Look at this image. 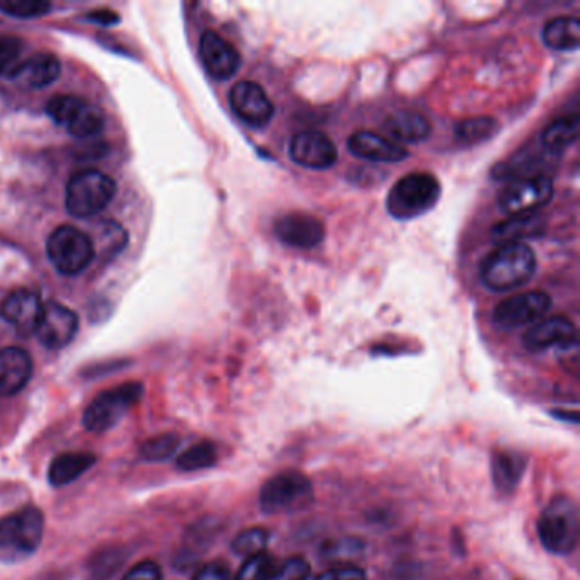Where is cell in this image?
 I'll return each instance as SVG.
<instances>
[{
  "label": "cell",
  "mask_w": 580,
  "mask_h": 580,
  "mask_svg": "<svg viewBox=\"0 0 580 580\" xmlns=\"http://www.w3.org/2000/svg\"><path fill=\"white\" fill-rule=\"evenodd\" d=\"M123 580H162V570L155 561H142L139 566L128 570Z\"/></svg>",
  "instance_id": "74e56055"
},
{
  "label": "cell",
  "mask_w": 580,
  "mask_h": 580,
  "mask_svg": "<svg viewBox=\"0 0 580 580\" xmlns=\"http://www.w3.org/2000/svg\"><path fill=\"white\" fill-rule=\"evenodd\" d=\"M499 121L491 117L468 118V120L460 121L455 127V136L461 143L467 145H477V143L491 140L499 131Z\"/></svg>",
  "instance_id": "83f0119b"
},
{
  "label": "cell",
  "mask_w": 580,
  "mask_h": 580,
  "mask_svg": "<svg viewBox=\"0 0 580 580\" xmlns=\"http://www.w3.org/2000/svg\"><path fill=\"white\" fill-rule=\"evenodd\" d=\"M314 485L305 473L285 470L262 485L259 504L266 514H293L314 504Z\"/></svg>",
  "instance_id": "8992f818"
},
{
  "label": "cell",
  "mask_w": 580,
  "mask_h": 580,
  "mask_svg": "<svg viewBox=\"0 0 580 580\" xmlns=\"http://www.w3.org/2000/svg\"><path fill=\"white\" fill-rule=\"evenodd\" d=\"M42 311V298L36 292L28 288L14 289L0 304V317L23 333L34 332Z\"/></svg>",
  "instance_id": "ac0fdd59"
},
{
  "label": "cell",
  "mask_w": 580,
  "mask_h": 580,
  "mask_svg": "<svg viewBox=\"0 0 580 580\" xmlns=\"http://www.w3.org/2000/svg\"><path fill=\"white\" fill-rule=\"evenodd\" d=\"M441 184L433 174L412 173L393 184L386 196V210L397 220H412L435 208Z\"/></svg>",
  "instance_id": "5b68a950"
},
{
  "label": "cell",
  "mask_w": 580,
  "mask_h": 580,
  "mask_svg": "<svg viewBox=\"0 0 580 580\" xmlns=\"http://www.w3.org/2000/svg\"><path fill=\"white\" fill-rule=\"evenodd\" d=\"M45 517L37 507H24L0 519V561L19 563L42 545Z\"/></svg>",
  "instance_id": "7a4b0ae2"
},
{
  "label": "cell",
  "mask_w": 580,
  "mask_h": 580,
  "mask_svg": "<svg viewBox=\"0 0 580 580\" xmlns=\"http://www.w3.org/2000/svg\"><path fill=\"white\" fill-rule=\"evenodd\" d=\"M538 261L526 242L501 243L480 264V280L492 292H511L535 276Z\"/></svg>",
  "instance_id": "6da1fadb"
},
{
  "label": "cell",
  "mask_w": 580,
  "mask_h": 580,
  "mask_svg": "<svg viewBox=\"0 0 580 580\" xmlns=\"http://www.w3.org/2000/svg\"><path fill=\"white\" fill-rule=\"evenodd\" d=\"M179 448V438L176 435H161L149 439L142 446V455L146 460L161 461L173 457Z\"/></svg>",
  "instance_id": "836d02e7"
},
{
  "label": "cell",
  "mask_w": 580,
  "mask_h": 580,
  "mask_svg": "<svg viewBox=\"0 0 580 580\" xmlns=\"http://www.w3.org/2000/svg\"><path fill=\"white\" fill-rule=\"evenodd\" d=\"M528 458L514 449H497L492 455V480L501 494H513L523 479Z\"/></svg>",
  "instance_id": "603a6c76"
},
{
  "label": "cell",
  "mask_w": 580,
  "mask_h": 580,
  "mask_svg": "<svg viewBox=\"0 0 580 580\" xmlns=\"http://www.w3.org/2000/svg\"><path fill=\"white\" fill-rule=\"evenodd\" d=\"M96 463L92 453H64L58 455L48 468V480L53 486H64L89 470Z\"/></svg>",
  "instance_id": "484cf974"
},
{
  "label": "cell",
  "mask_w": 580,
  "mask_h": 580,
  "mask_svg": "<svg viewBox=\"0 0 580 580\" xmlns=\"http://www.w3.org/2000/svg\"><path fill=\"white\" fill-rule=\"evenodd\" d=\"M543 42L557 52H573L580 45V21L577 18H554L543 28Z\"/></svg>",
  "instance_id": "d4e9b609"
},
{
  "label": "cell",
  "mask_w": 580,
  "mask_h": 580,
  "mask_svg": "<svg viewBox=\"0 0 580 580\" xmlns=\"http://www.w3.org/2000/svg\"><path fill=\"white\" fill-rule=\"evenodd\" d=\"M270 545V532L264 528H249L233 538L232 550L239 557L249 558L266 551Z\"/></svg>",
  "instance_id": "1f68e13d"
},
{
  "label": "cell",
  "mask_w": 580,
  "mask_h": 580,
  "mask_svg": "<svg viewBox=\"0 0 580 580\" xmlns=\"http://www.w3.org/2000/svg\"><path fill=\"white\" fill-rule=\"evenodd\" d=\"M193 580H232V573L221 561H211L201 567Z\"/></svg>",
  "instance_id": "f35d334b"
},
{
  "label": "cell",
  "mask_w": 580,
  "mask_h": 580,
  "mask_svg": "<svg viewBox=\"0 0 580 580\" xmlns=\"http://www.w3.org/2000/svg\"><path fill=\"white\" fill-rule=\"evenodd\" d=\"M580 521L576 501L566 495L551 499L538 517V538L554 555H569L579 545Z\"/></svg>",
  "instance_id": "3957f363"
},
{
  "label": "cell",
  "mask_w": 580,
  "mask_h": 580,
  "mask_svg": "<svg viewBox=\"0 0 580 580\" xmlns=\"http://www.w3.org/2000/svg\"><path fill=\"white\" fill-rule=\"evenodd\" d=\"M52 9L45 0H0V11L14 18H40Z\"/></svg>",
  "instance_id": "d6a6232c"
},
{
  "label": "cell",
  "mask_w": 580,
  "mask_h": 580,
  "mask_svg": "<svg viewBox=\"0 0 580 580\" xmlns=\"http://www.w3.org/2000/svg\"><path fill=\"white\" fill-rule=\"evenodd\" d=\"M23 48V42L19 37L11 36V34H0V74L14 67Z\"/></svg>",
  "instance_id": "d590c367"
},
{
  "label": "cell",
  "mask_w": 580,
  "mask_h": 580,
  "mask_svg": "<svg viewBox=\"0 0 580 580\" xmlns=\"http://www.w3.org/2000/svg\"><path fill=\"white\" fill-rule=\"evenodd\" d=\"M46 255L52 266L64 276H77L96 258V248L87 233L70 225H62L46 240Z\"/></svg>",
  "instance_id": "52a82bcc"
},
{
  "label": "cell",
  "mask_w": 580,
  "mask_h": 580,
  "mask_svg": "<svg viewBox=\"0 0 580 580\" xmlns=\"http://www.w3.org/2000/svg\"><path fill=\"white\" fill-rule=\"evenodd\" d=\"M383 131L389 140L398 143H419L429 136L430 123L427 118L416 111L401 109L395 111L383 121Z\"/></svg>",
  "instance_id": "7402d4cb"
},
{
  "label": "cell",
  "mask_w": 580,
  "mask_h": 580,
  "mask_svg": "<svg viewBox=\"0 0 580 580\" xmlns=\"http://www.w3.org/2000/svg\"><path fill=\"white\" fill-rule=\"evenodd\" d=\"M348 149L352 155L368 162L395 164L408 158V152L404 146L374 131H355L354 135L349 136Z\"/></svg>",
  "instance_id": "ffe728a7"
},
{
  "label": "cell",
  "mask_w": 580,
  "mask_h": 580,
  "mask_svg": "<svg viewBox=\"0 0 580 580\" xmlns=\"http://www.w3.org/2000/svg\"><path fill=\"white\" fill-rule=\"evenodd\" d=\"M274 236L292 248L314 249L326 239V227L314 215L288 214L277 218Z\"/></svg>",
  "instance_id": "2e32d148"
},
{
  "label": "cell",
  "mask_w": 580,
  "mask_h": 580,
  "mask_svg": "<svg viewBox=\"0 0 580 580\" xmlns=\"http://www.w3.org/2000/svg\"><path fill=\"white\" fill-rule=\"evenodd\" d=\"M547 229V221L541 215H517L501 221L492 229L495 242L513 243L524 242V239H535L543 236Z\"/></svg>",
  "instance_id": "cb8c5ba5"
},
{
  "label": "cell",
  "mask_w": 580,
  "mask_h": 580,
  "mask_svg": "<svg viewBox=\"0 0 580 580\" xmlns=\"http://www.w3.org/2000/svg\"><path fill=\"white\" fill-rule=\"evenodd\" d=\"M579 128L580 120L577 114L558 118L543 131V146L550 152H560V150L576 142L577 136H579Z\"/></svg>",
  "instance_id": "4316f807"
},
{
  "label": "cell",
  "mask_w": 580,
  "mask_h": 580,
  "mask_svg": "<svg viewBox=\"0 0 580 580\" xmlns=\"http://www.w3.org/2000/svg\"><path fill=\"white\" fill-rule=\"evenodd\" d=\"M314 580H368L366 572L358 566L332 567L318 573Z\"/></svg>",
  "instance_id": "8d00e7d4"
},
{
  "label": "cell",
  "mask_w": 580,
  "mask_h": 580,
  "mask_svg": "<svg viewBox=\"0 0 580 580\" xmlns=\"http://www.w3.org/2000/svg\"><path fill=\"white\" fill-rule=\"evenodd\" d=\"M230 106L237 117L249 127H266L274 117V105L264 87L252 80L237 83L230 90Z\"/></svg>",
  "instance_id": "7c38bea8"
},
{
  "label": "cell",
  "mask_w": 580,
  "mask_h": 580,
  "mask_svg": "<svg viewBox=\"0 0 580 580\" xmlns=\"http://www.w3.org/2000/svg\"><path fill=\"white\" fill-rule=\"evenodd\" d=\"M87 18L90 19V21H94V23H101V24H114L120 21V18H118L117 12L112 11H106V9H101V11H92L89 12V15Z\"/></svg>",
  "instance_id": "ab89813d"
},
{
  "label": "cell",
  "mask_w": 580,
  "mask_h": 580,
  "mask_svg": "<svg viewBox=\"0 0 580 580\" xmlns=\"http://www.w3.org/2000/svg\"><path fill=\"white\" fill-rule=\"evenodd\" d=\"M199 56H201L206 72L217 80L232 79L242 64L236 46L215 31H205L201 34Z\"/></svg>",
  "instance_id": "9a60e30c"
},
{
  "label": "cell",
  "mask_w": 580,
  "mask_h": 580,
  "mask_svg": "<svg viewBox=\"0 0 580 580\" xmlns=\"http://www.w3.org/2000/svg\"><path fill=\"white\" fill-rule=\"evenodd\" d=\"M46 112L56 124H61L77 139L99 135L106 123L102 109L79 96H55L46 105Z\"/></svg>",
  "instance_id": "ba28073f"
},
{
  "label": "cell",
  "mask_w": 580,
  "mask_h": 580,
  "mask_svg": "<svg viewBox=\"0 0 580 580\" xmlns=\"http://www.w3.org/2000/svg\"><path fill=\"white\" fill-rule=\"evenodd\" d=\"M217 461V446L210 441H201L179 455L177 468L183 472H198V470L214 467Z\"/></svg>",
  "instance_id": "f1b7e54d"
},
{
  "label": "cell",
  "mask_w": 580,
  "mask_h": 580,
  "mask_svg": "<svg viewBox=\"0 0 580 580\" xmlns=\"http://www.w3.org/2000/svg\"><path fill=\"white\" fill-rule=\"evenodd\" d=\"M320 554L326 560H329L330 563H336V566H352V561L363 557L364 543L358 538L337 539V541H329L324 545Z\"/></svg>",
  "instance_id": "f546056e"
},
{
  "label": "cell",
  "mask_w": 580,
  "mask_h": 580,
  "mask_svg": "<svg viewBox=\"0 0 580 580\" xmlns=\"http://www.w3.org/2000/svg\"><path fill=\"white\" fill-rule=\"evenodd\" d=\"M77 330H79L77 314L65 305L48 302L43 305L42 317L34 332L45 348L56 351L70 344Z\"/></svg>",
  "instance_id": "4fadbf2b"
},
{
  "label": "cell",
  "mask_w": 580,
  "mask_h": 580,
  "mask_svg": "<svg viewBox=\"0 0 580 580\" xmlns=\"http://www.w3.org/2000/svg\"><path fill=\"white\" fill-rule=\"evenodd\" d=\"M142 393V383L136 382L124 383L117 389L99 393L84 412V427L90 433H105L111 429L140 401Z\"/></svg>",
  "instance_id": "9c48e42d"
},
{
  "label": "cell",
  "mask_w": 580,
  "mask_h": 580,
  "mask_svg": "<svg viewBox=\"0 0 580 580\" xmlns=\"http://www.w3.org/2000/svg\"><path fill=\"white\" fill-rule=\"evenodd\" d=\"M551 307V298L545 292H526L511 296L495 307L494 324L501 329L511 330L517 327L538 322Z\"/></svg>",
  "instance_id": "8fae6325"
},
{
  "label": "cell",
  "mask_w": 580,
  "mask_h": 580,
  "mask_svg": "<svg viewBox=\"0 0 580 580\" xmlns=\"http://www.w3.org/2000/svg\"><path fill=\"white\" fill-rule=\"evenodd\" d=\"M62 64L53 53H36L8 72L9 79L24 89H43L61 77Z\"/></svg>",
  "instance_id": "d6986e66"
},
{
  "label": "cell",
  "mask_w": 580,
  "mask_h": 580,
  "mask_svg": "<svg viewBox=\"0 0 580 580\" xmlns=\"http://www.w3.org/2000/svg\"><path fill=\"white\" fill-rule=\"evenodd\" d=\"M310 576V563L305 558L292 557L280 563L271 580H308Z\"/></svg>",
  "instance_id": "e575fe53"
},
{
  "label": "cell",
  "mask_w": 580,
  "mask_h": 580,
  "mask_svg": "<svg viewBox=\"0 0 580 580\" xmlns=\"http://www.w3.org/2000/svg\"><path fill=\"white\" fill-rule=\"evenodd\" d=\"M280 561L274 555L262 551L254 557L245 558L237 572L236 580H271L276 573Z\"/></svg>",
  "instance_id": "4dcf8cb0"
},
{
  "label": "cell",
  "mask_w": 580,
  "mask_h": 580,
  "mask_svg": "<svg viewBox=\"0 0 580 580\" xmlns=\"http://www.w3.org/2000/svg\"><path fill=\"white\" fill-rule=\"evenodd\" d=\"M523 346L532 352L547 351V349L560 346L569 348L577 346L576 326L566 317H550L533 324L523 336Z\"/></svg>",
  "instance_id": "e0dca14e"
},
{
  "label": "cell",
  "mask_w": 580,
  "mask_h": 580,
  "mask_svg": "<svg viewBox=\"0 0 580 580\" xmlns=\"http://www.w3.org/2000/svg\"><path fill=\"white\" fill-rule=\"evenodd\" d=\"M289 157L302 167L322 171L336 164L339 152L326 133L308 130L293 136L289 143Z\"/></svg>",
  "instance_id": "5bb4252c"
},
{
  "label": "cell",
  "mask_w": 580,
  "mask_h": 580,
  "mask_svg": "<svg viewBox=\"0 0 580 580\" xmlns=\"http://www.w3.org/2000/svg\"><path fill=\"white\" fill-rule=\"evenodd\" d=\"M117 195V183L99 168H80L72 174L65 191V206L75 218H90L108 208Z\"/></svg>",
  "instance_id": "277c9868"
},
{
  "label": "cell",
  "mask_w": 580,
  "mask_h": 580,
  "mask_svg": "<svg viewBox=\"0 0 580 580\" xmlns=\"http://www.w3.org/2000/svg\"><path fill=\"white\" fill-rule=\"evenodd\" d=\"M33 360L23 348L0 349V397H12L30 383Z\"/></svg>",
  "instance_id": "44dd1931"
},
{
  "label": "cell",
  "mask_w": 580,
  "mask_h": 580,
  "mask_svg": "<svg viewBox=\"0 0 580 580\" xmlns=\"http://www.w3.org/2000/svg\"><path fill=\"white\" fill-rule=\"evenodd\" d=\"M554 180L550 177L529 176L511 180L499 196V206L511 217L536 214L554 198Z\"/></svg>",
  "instance_id": "30bf717a"
}]
</instances>
